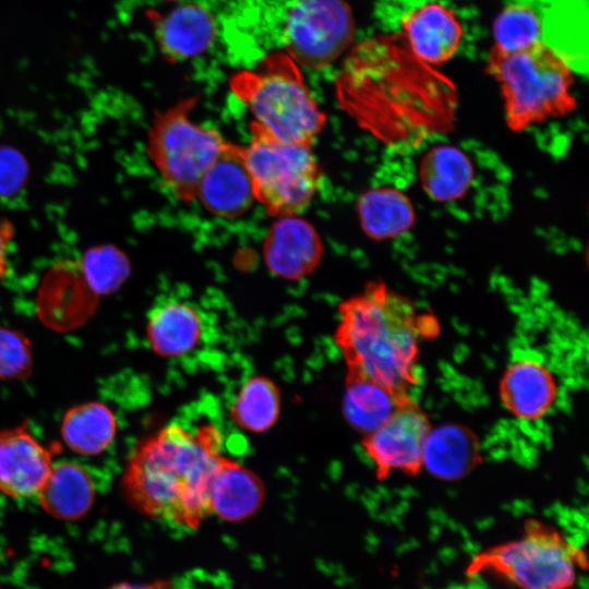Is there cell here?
<instances>
[{"instance_id":"1","label":"cell","mask_w":589,"mask_h":589,"mask_svg":"<svg viewBox=\"0 0 589 589\" xmlns=\"http://www.w3.org/2000/svg\"><path fill=\"white\" fill-rule=\"evenodd\" d=\"M221 449L211 424L195 431L171 423L145 438L121 478L127 502L141 515L187 531L211 515L208 493Z\"/></svg>"},{"instance_id":"2","label":"cell","mask_w":589,"mask_h":589,"mask_svg":"<svg viewBox=\"0 0 589 589\" xmlns=\"http://www.w3.org/2000/svg\"><path fill=\"white\" fill-rule=\"evenodd\" d=\"M335 341L352 373L375 382L399 397H409L418 382L419 345L430 336V318L383 283L344 300Z\"/></svg>"},{"instance_id":"3","label":"cell","mask_w":589,"mask_h":589,"mask_svg":"<svg viewBox=\"0 0 589 589\" xmlns=\"http://www.w3.org/2000/svg\"><path fill=\"white\" fill-rule=\"evenodd\" d=\"M230 88L250 111V130L275 140L312 146L326 117L300 67L285 52H272L254 69L233 74Z\"/></svg>"},{"instance_id":"4","label":"cell","mask_w":589,"mask_h":589,"mask_svg":"<svg viewBox=\"0 0 589 589\" xmlns=\"http://www.w3.org/2000/svg\"><path fill=\"white\" fill-rule=\"evenodd\" d=\"M587 568L584 548L554 525L527 518L517 537L477 552L465 575L492 577L517 589H573Z\"/></svg>"},{"instance_id":"5","label":"cell","mask_w":589,"mask_h":589,"mask_svg":"<svg viewBox=\"0 0 589 589\" xmlns=\"http://www.w3.org/2000/svg\"><path fill=\"white\" fill-rule=\"evenodd\" d=\"M486 70L500 85L506 123L515 132L564 117L576 108L573 70L542 45L517 51L493 46Z\"/></svg>"},{"instance_id":"6","label":"cell","mask_w":589,"mask_h":589,"mask_svg":"<svg viewBox=\"0 0 589 589\" xmlns=\"http://www.w3.org/2000/svg\"><path fill=\"white\" fill-rule=\"evenodd\" d=\"M493 35L501 50L542 45L573 71L587 72V0H507L494 21Z\"/></svg>"},{"instance_id":"7","label":"cell","mask_w":589,"mask_h":589,"mask_svg":"<svg viewBox=\"0 0 589 589\" xmlns=\"http://www.w3.org/2000/svg\"><path fill=\"white\" fill-rule=\"evenodd\" d=\"M196 101L187 98L156 113L147 136L148 155L165 185L185 203L195 199L202 177L230 145L216 130L192 121Z\"/></svg>"},{"instance_id":"8","label":"cell","mask_w":589,"mask_h":589,"mask_svg":"<svg viewBox=\"0 0 589 589\" xmlns=\"http://www.w3.org/2000/svg\"><path fill=\"white\" fill-rule=\"evenodd\" d=\"M251 133L249 145L241 146V154L255 200L277 218L298 215L314 197L321 180L311 146Z\"/></svg>"},{"instance_id":"9","label":"cell","mask_w":589,"mask_h":589,"mask_svg":"<svg viewBox=\"0 0 589 589\" xmlns=\"http://www.w3.org/2000/svg\"><path fill=\"white\" fill-rule=\"evenodd\" d=\"M354 20L345 0H292L286 11L283 45L299 67L322 70L350 47Z\"/></svg>"},{"instance_id":"10","label":"cell","mask_w":589,"mask_h":589,"mask_svg":"<svg viewBox=\"0 0 589 589\" xmlns=\"http://www.w3.org/2000/svg\"><path fill=\"white\" fill-rule=\"evenodd\" d=\"M430 431L429 418L420 406L410 397L402 400L381 426L362 438L376 478L384 480L396 472L418 474Z\"/></svg>"},{"instance_id":"11","label":"cell","mask_w":589,"mask_h":589,"mask_svg":"<svg viewBox=\"0 0 589 589\" xmlns=\"http://www.w3.org/2000/svg\"><path fill=\"white\" fill-rule=\"evenodd\" d=\"M52 452L25 425L0 431V492L13 498L36 497L52 467Z\"/></svg>"},{"instance_id":"12","label":"cell","mask_w":589,"mask_h":589,"mask_svg":"<svg viewBox=\"0 0 589 589\" xmlns=\"http://www.w3.org/2000/svg\"><path fill=\"white\" fill-rule=\"evenodd\" d=\"M401 36L410 51L425 64H440L457 51L462 28L456 14L437 1H424L399 20Z\"/></svg>"},{"instance_id":"13","label":"cell","mask_w":589,"mask_h":589,"mask_svg":"<svg viewBox=\"0 0 589 589\" xmlns=\"http://www.w3.org/2000/svg\"><path fill=\"white\" fill-rule=\"evenodd\" d=\"M267 268L285 279H300L318 265L323 247L316 230L294 216L279 217L271 227L263 247Z\"/></svg>"},{"instance_id":"14","label":"cell","mask_w":589,"mask_h":589,"mask_svg":"<svg viewBox=\"0 0 589 589\" xmlns=\"http://www.w3.org/2000/svg\"><path fill=\"white\" fill-rule=\"evenodd\" d=\"M195 199L211 214L223 218L243 215L252 206L253 185L241 154V146L229 147L202 177Z\"/></svg>"},{"instance_id":"15","label":"cell","mask_w":589,"mask_h":589,"mask_svg":"<svg viewBox=\"0 0 589 589\" xmlns=\"http://www.w3.org/2000/svg\"><path fill=\"white\" fill-rule=\"evenodd\" d=\"M216 33L217 24L212 12L194 2L175 7L155 25L160 51L171 62L203 55L213 45Z\"/></svg>"},{"instance_id":"16","label":"cell","mask_w":589,"mask_h":589,"mask_svg":"<svg viewBox=\"0 0 589 589\" xmlns=\"http://www.w3.org/2000/svg\"><path fill=\"white\" fill-rule=\"evenodd\" d=\"M264 497V483L255 472L220 456L209 486L211 514L230 522L242 521L261 508Z\"/></svg>"},{"instance_id":"17","label":"cell","mask_w":589,"mask_h":589,"mask_svg":"<svg viewBox=\"0 0 589 589\" xmlns=\"http://www.w3.org/2000/svg\"><path fill=\"white\" fill-rule=\"evenodd\" d=\"M501 398L515 417L536 420L549 412L556 397L550 370L539 361L519 359L509 364L501 380Z\"/></svg>"},{"instance_id":"18","label":"cell","mask_w":589,"mask_h":589,"mask_svg":"<svg viewBox=\"0 0 589 589\" xmlns=\"http://www.w3.org/2000/svg\"><path fill=\"white\" fill-rule=\"evenodd\" d=\"M476 166L467 152L455 144L432 146L422 157L419 178L433 201L455 204L462 201L476 181Z\"/></svg>"},{"instance_id":"19","label":"cell","mask_w":589,"mask_h":589,"mask_svg":"<svg viewBox=\"0 0 589 589\" xmlns=\"http://www.w3.org/2000/svg\"><path fill=\"white\" fill-rule=\"evenodd\" d=\"M40 508L56 520L73 522L84 518L96 498L91 474L82 466L63 461L52 465L36 496Z\"/></svg>"},{"instance_id":"20","label":"cell","mask_w":589,"mask_h":589,"mask_svg":"<svg viewBox=\"0 0 589 589\" xmlns=\"http://www.w3.org/2000/svg\"><path fill=\"white\" fill-rule=\"evenodd\" d=\"M203 320L189 302L167 300L151 311L146 335L153 351L161 357L177 358L191 352L201 341Z\"/></svg>"},{"instance_id":"21","label":"cell","mask_w":589,"mask_h":589,"mask_svg":"<svg viewBox=\"0 0 589 589\" xmlns=\"http://www.w3.org/2000/svg\"><path fill=\"white\" fill-rule=\"evenodd\" d=\"M358 215L363 231L373 240L398 237L414 223V209L408 196L389 187L363 193L358 202Z\"/></svg>"},{"instance_id":"22","label":"cell","mask_w":589,"mask_h":589,"mask_svg":"<svg viewBox=\"0 0 589 589\" xmlns=\"http://www.w3.org/2000/svg\"><path fill=\"white\" fill-rule=\"evenodd\" d=\"M406 398L347 372L342 411L347 422L364 436L381 426Z\"/></svg>"},{"instance_id":"23","label":"cell","mask_w":589,"mask_h":589,"mask_svg":"<svg viewBox=\"0 0 589 589\" xmlns=\"http://www.w3.org/2000/svg\"><path fill=\"white\" fill-rule=\"evenodd\" d=\"M116 432L113 412L97 401L72 407L61 424V434L68 447L86 456L104 452L113 441Z\"/></svg>"},{"instance_id":"24","label":"cell","mask_w":589,"mask_h":589,"mask_svg":"<svg viewBox=\"0 0 589 589\" xmlns=\"http://www.w3.org/2000/svg\"><path fill=\"white\" fill-rule=\"evenodd\" d=\"M281 395L269 377L254 375L245 381L230 407V418L241 430L262 433L269 430L280 414Z\"/></svg>"},{"instance_id":"25","label":"cell","mask_w":589,"mask_h":589,"mask_svg":"<svg viewBox=\"0 0 589 589\" xmlns=\"http://www.w3.org/2000/svg\"><path fill=\"white\" fill-rule=\"evenodd\" d=\"M472 441L456 428L430 431L423 447L422 467L443 480H458L474 466Z\"/></svg>"},{"instance_id":"26","label":"cell","mask_w":589,"mask_h":589,"mask_svg":"<svg viewBox=\"0 0 589 589\" xmlns=\"http://www.w3.org/2000/svg\"><path fill=\"white\" fill-rule=\"evenodd\" d=\"M82 269L93 292L106 294L116 291L123 284L130 273V265L119 251L103 248L86 253Z\"/></svg>"},{"instance_id":"27","label":"cell","mask_w":589,"mask_h":589,"mask_svg":"<svg viewBox=\"0 0 589 589\" xmlns=\"http://www.w3.org/2000/svg\"><path fill=\"white\" fill-rule=\"evenodd\" d=\"M33 353L21 332L0 326V380H23L32 372Z\"/></svg>"},{"instance_id":"28","label":"cell","mask_w":589,"mask_h":589,"mask_svg":"<svg viewBox=\"0 0 589 589\" xmlns=\"http://www.w3.org/2000/svg\"><path fill=\"white\" fill-rule=\"evenodd\" d=\"M13 237V227L8 221H0V279L8 269L9 245Z\"/></svg>"},{"instance_id":"29","label":"cell","mask_w":589,"mask_h":589,"mask_svg":"<svg viewBox=\"0 0 589 589\" xmlns=\"http://www.w3.org/2000/svg\"><path fill=\"white\" fill-rule=\"evenodd\" d=\"M107 589H177V582L170 579H158L148 582L123 581Z\"/></svg>"},{"instance_id":"30","label":"cell","mask_w":589,"mask_h":589,"mask_svg":"<svg viewBox=\"0 0 589 589\" xmlns=\"http://www.w3.org/2000/svg\"><path fill=\"white\" fill-rule=\"evenodd\" d=\"M169 1H184V0H169Z\"/></svg>"},{"instance_id":"31","label":"cell","mask_w":589,"mask_h":589,"mask_svg":"<svg viewBox=\"0 0 589 589\" xmlns=\"http://www.w3.org/2000/svg\"><path fill=\"white\" fill-rule=\"evenodd\" d=\"M0 589H1V587H0Z\"/></svg>"}]
</instances>
